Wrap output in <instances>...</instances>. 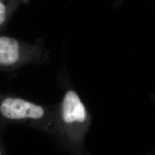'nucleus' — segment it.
Wrapping results in <instances>:
<instances>
[{"label": "nucleus", "mask_w": 155, "mask_h": 155, "mask_svg": "<svg viewBox=\"0 0 155 155\" xmlns=\"http://www.w3.org/2000/svg\"><path fill=\"white\" fill-rule=\"evenodd\" d=\"M91 122L90 114L77 91L67 89L61 102L55 106L50 135L67 150L75 153H81Z\"/></svg>", "instance_id": "1"}, {"label": "nucleus", "mask_w": 155, "mask_h": 155, "mask_svg": "<svg viewBox=\"0 0 155 155\" xmlns=\"http://www.w3.org/2000/svg\"><path fill=\"white\" fill-rule=\"evenodd\" d=\"M55 106L35 104L12 95L0 97V125L20 123L50 134L53 124Z\"/></svg>", "instance_id": "2"}, {"label": "nucleus", "mask_w": 155, "mask_h": 155, "mask_svg": "<svg viewBox=\"0 0 155 155\" xmlns=\"http://www.w3.org/2000/svg\"><path fill=\"white\" fill-rule=\"evenodd\" d=\"M49 58V52L40 40L29 43L0 35V71H11L28 64H43Z\"/></svg>", "instance_id": "3"}, {"label": "nucleus", "mask_w": 155, "mask_h": 155, "mask_svg": "<svg viewBox=\"0 0 155 155\" xmlns=\"http://www.w3.org/2000/svg\"><path fill=\"white\" fill-rule=\"evenodd\" d=\"M19 0H0V31L5 27L12 14L16 10Z\"/></svg>", "instance_id": "4"}, {"label": "nucleus", "mask_w": 155, "mask_h": 155, "mask_svg": "<svg viewBox=\"0 0 155 155\" xmlns=\"http://www.w3.org/2000/svg\"><path fill=\"white\" fill-rule=\"evenodd\" d=\"M5 152L4 148L2 147V144L0 142V155H4V154H5Z\"/></svg>", "instance_id": "5"}, {"label": "nucleus", "mask_w": 155, "mask_h": 155, "mask_svg": "<svg viewBox=\"0 0 155 155\" xmlns=\"http://www.w3.org/2000/svg\"><path fill=\"white\" fill-rule=\"evenodd\" d=\"M1 95H2V94H1V93H0V97H1Z\"/></svg>", "instance_id": "6"}]
</instances>
